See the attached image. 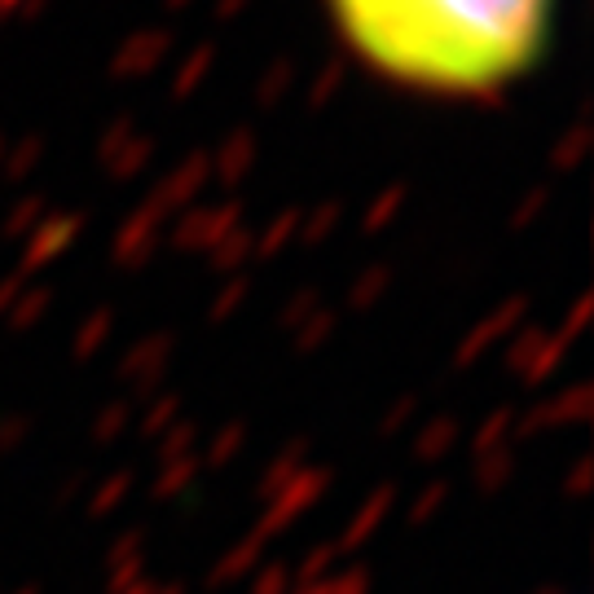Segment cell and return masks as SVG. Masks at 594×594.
I'll return each instance as SVG.
<instances>
[{"label": "cell", "mask_w": 594, "mask_h": 594, "mask_svg": "<svg viewBox=\"0 0 594 594\" xmlns=\"http://www.w3.org/2000/svg\"><path fill=\"white\" fill-rule=\"evenodd\" d=\"M322 10L370 76L423 98L484 102L546 62L559 0H322Z\"/></svg>", "instance_id": "6da1fadb"}]
</instances>
